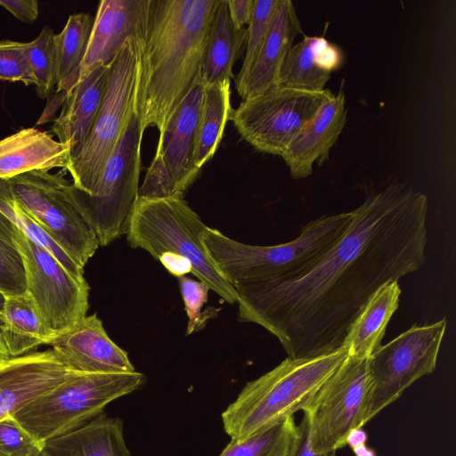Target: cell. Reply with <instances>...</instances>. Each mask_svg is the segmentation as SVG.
Masks as SVG:
<instances>
[{
    "label": "cell",
    "mask_w": 456,
    "mask_h": 456,
    "mask_svg": "<svg viewBox=\"0 0 456 456\" xmlns=\"http://www.w3.org/2000/svg\"><path fill=\"white\" fill-rule=\"evenodd\" d=\"M0 81L35 85L36 80L26 53L24 43L0 41Z\"/></svg>",
    "instance_id": "836d02e7"
},
{
    "label": "cell",
    "mask_w": 456,
    "mask_h": 456,
    "mask_svg": "<svg viewBox=\"0 0 456 456\" xmlns=\"http://www.w3.org/2000/svg\"><path fill=\"white\" fill-rule=\"evenodd\" d=\"M0 333L10 358L28 354L41 345H49L53 338L27 292L4 297Z\"/></svg>",
    "instance_id": "d4e9b609"
},
{
    "label": "cell",
    "mask_w": 456,
    "mask_h": 456,
    "mask_svg": "<svg viewBox=\"0 0 456 456\" xmlns=\"http://www.w3.org/2000/svg\"><path fill=\"white\" fill-rule=\"evenodd\" d=\"M296 434L297 423L290 417L252 437L231 440L219 456H288Z\"/></svg>",
    "instance_id": "f546056e"
},
{
    "label": "cell",
    "mask_w": 456,
    "mask_h": 456,
    "mask_svg": "<svg viewBox=\"0 0 456 456\" xmlns=\"http://www.w3.org/2000/svg\"><path fill=\"white\" fill-rule=\"evenodd\" d=\"M247 28L235 29L226 0H221L212 20L207 41L200 77L203 85L229 80L233 65L246 45Z\"/></svg>",
    "instance_id": "484cf974"
},
{
    "label": "cell",
    "mask_w": 456,
    "mask_h": 456,
    "mask_svg": "<svg viewBox=\"0 0 456 456\" xmlns=\"http://www.w3.org/2000/svg\"><path fill=\"white\" fill-rule=\"evenodd\" d=\"M229 16L235 29L248 25L252 17L255 0H226Z\"/></svg>",
    "instance_id": "f35d334b"
},
{
    "label": "cell",
    "mask_w": 456,
    "mask_h": 456,
    "mask_svg": "<svg viewBox=\"0 0 456 456\" xmlns=\"http://www.w3.org/2000/svg\"><path fill=\"white\" fill-rule=\"evenodd\" d=\"M142 135L134 111L92 192L86 194L74 186L78 209L100 246H107L126 233L139 198Z\"/></svg>",
    "instance_id": "52a82bcc"
},
{
    "label": "cell",
    "mask_w": 456,
    "mask_h": 456,
    "mask_svg": "<svg viewBox=\"0 0 456 456\" xmlns=\"http://www.w3.org/2000/svg\"><path fill=\"white\" fill-rule=\"evenodd\" d=\"M137 75L135 42L128 38L110 61L109 86L93 127L65 168L73 185L90 194L134 110Z\"/></svg>",
    "instance_id": "9c48e42d"
},
{
    "label": "cell",
    "mask_w": 456,
    "mask_h": 456,
    "mask_svg": "<svg viewBox=\"0 0 456 456\" xmlns=\"http://www.w3.org/2000/svg\"><path fill=\"white\" fill-rule=\"evenodd\" d=\"M139 372L77 373L34 399L12 416L43 446L86 424L111 402L139 389Z\"/></svg>",
    "instance_id": "8992f818"
},
{
    "label": "cell",
    "mask_w": 456,
    "mask_h": 456,
    "mask_svg": "<svg viewBox=\"0 0 456 456\" xmlns=\"http://www.w3.org/2000/svg\"><path fill=\"white\" fill-rule=\"evenodd\" d=\"M110 75V62L100 64L65 95L53 133L69 147L70 157L83 145L93 127L109 86Z\"/></svg>",
    "instance_id": "d6986e66"
},
{
    "label": "cell",
    "mask_w": 456,
    "mask_h": 456,
    "mask_svg": "<svg viewBox=\"0 0 456 456\" xmlns=\"http://www.w3.org/2000/svg\"><path fill=\"white\" fill-rule=\"evenodd\" d=\"M0 211L29 240L52 254L77 281H85L84 269L73 262L20 207L14 200L7 180L0 179Z\"/></svg>",
    "instance_id": "f1b7e54d"
},
{
    "label": "cell",
    "mask_w": 456,
    "mask_h": 456,
    "mask_svg": "<svg viewBox=\"0 0 456 456\" xmlns=\"http://www.w3.org/2000/svg\"><path fill=\"white\" fill-rule=\"evenodd\" d=\"M20 207L80 268L100 246L81 215L72 183L50 170H34L7 180Z\"/></svg>",
    "instance_id": "ba28073f"
},
{
    "label": "cell",
    "mask_w": 456,
    "mask_h": 456,
    "mask_svg": "<svg viewBox=\"0 0 456 456\" xmlns=\"http://www.w3.org/2000/svg\"><path fill=\"white\" fill-rule=\"evenodd\" d=\"M368 434L363 428H354L348 434L346 437V445L353 450L360 445L366 444Z\"/></svg>",
    "instance_id": "60d3db41"
},
{
    "label": "cell",
    "mask_w": 456,
    "mask_h": 456,
    "mask_svg": "<svg viewBox=\"0 0 456 456\" xmlns=\"http://www.w3.org/2000/svg\"><path fill=\"white\" fill-rule=\"evenodd\" d=\"M43 449L12 415L0 420V456H36Z\"/></svg>",
    "instance_id": "e575fe53"
},
{
    "label": "cell",
    "mask_w": 456,
    "mask_h": 456,
    "mask_svg": "<svg viewBox=\"0 0 456 456\" xmlns=\"http://www.w3.org/2000/svg\"><path fill=\"white\" fill-rule=\"evenodd\" d=\"M69 158V147L51 134L33 127L21 129L0 141V179L34 170L65 169Z\"/></svg>",
    "instance_id": "7402d4cb"
},
{
    "label": "cell",
    "mask_w": 456,
    "mask_h": 456,
    "mask_svg": "<svg viewBox=\"0 0 456 456\" xmlns=\"http://www.w3.org/2000/svg\"><path fill=\"white\" fill-rule=\"evenodd\" d=\"M221 0H149L134 40L137 75L134 110L142 131L162 133L200 71Z\"/></svg>",
    "instance_id": "7a4b0ae2"
},
{
    "label": "cell",
    "mask_w": 456,
    "mask_h": 456,
    "mask_svg": "<svg viewBox=\"0 0 456 456\" xmlns=\"http://www.w3.org/2000/svg\"><path fill=\"white\" fill-rule=\"evenodd\" d=\"M288 456H337V451L317 452L314 450L309 438L308 419L305 413L297 424V434Z\"/></svg>",
    "instance_id": "8d00e7d4"
},
{
    "label": "cell",
    "mask_w": 456,
    "mask_h": 456,
    "mask_svg": "<svg viewBox=\"0 0 456 456\" xmlns=\"http://www.w3.org/2000/svg\"><path fill=\"white\" fill-rule=\"evenodd\" d=\"M346 356V349L342 347L314 357H287L273 370L248 382L223 411L225 433L232 440L247 439L305 411Z\"/></svg>",
    "instance_id": "3957f363"
},
{
    "label": "cell",
    "mask_w": 456,
    "mask_h": 456,
    "mask_svg": "<svg viewBox=\"0 0 456 456\" xmlns=\"http://www.w3.org/2000/svg\"><path fill=\"white\" fill-rule=\"evenodd\" d=\"M14 240L23 260L26 292L54 338L86 316L89 285L75 279L52 254L16 226Z\"/></svg>",
    "instance_id": "4fadbf2b"
},
{
    "label": "cell",
    "mask_w": 456,
    "mask_h": 456,
    "mask_svg": "<svg viewBox=\"0 0 456 456\" xmlns=\"http://www.w3.org/2000/svg\"><path fill=\"white\" fill-rule=\"evenodd\" d=\"M14 230L15 225L0 211V293L4 297L26 292L25 269Z\"/></svg>",
    "instance_id": "4dcf8cb0"
},
{
    "label": "cell",
    "mask_w": 456,
    "mask_h": 456,
    "mask_svg": "<svg viewBox=\"0 0 456 456\" xmlns=\"http://www.w3.org/2000/svg\"><path fill=\"white\" fill-rule=\"evenodd\" d=\"M180 289L188 317L186 335L202 330L210 316L201 313L207 303L209 288L203 282L182 276L179 278Z\"/></svg>",
    "instance_id": "d590c367"
},
{
    "label": "cell",
    "mask_w": 456,
    "mask_h": 456,
    "mask_svg": "<svg viewBox=\"0 0 456 456\" xmlns=\"http://www.w3.org/2000/svg\"><path fill=\"white\" fill-rule=\"evenodd\" d=\"M3 364V363H0V365Z\"/></svg>",
    "instance_id": "f6af8a7d"
},
{
    "label": "cell",
    "mask_w": 456,
    "mask_h": 456,
    "mask_svg": "<svg viewBox=\"0 0 456 456\" xmlns=\"http://www.w3.org/2000/svg\"><path fill=\"white\" fill-rule=\"evenodd\" d=\"M398 281L381 286L369 299L352 326L344 346L347 355L369 358L381 345L387 326L399 305Z\"/></svg>",
    "instance_id": "cb8c5ba5"
},
{
    "label": "cell",
    "mask_w": 456,
    "mask_h": 456,
    "mask_svg": "<svg viewBox=\"0 0 456 456\" xmlns=\"http://www.w3.org/2000/svg\"><path fill=\"white\" fill-rule=\"evenodd\" d=\"M232 111L229 80L204 85L194 149V162L199 168L217 150Z\"/></svg>",
    "instance_id": "4316f807"
},
{
    "label": "cell",
    "mask_w": 456,
    "mask_h": 456,
    "mask_svg": "<svg viewBox=\"0 0 456 456\" xmlns=\"http://www.w3.org/2000/svg\"><path fill=\"white\" fill-rule=\"evenodd\" d=\"M446 327L445 319L413 325L368 358L370 389L364 426L419 379L436 370Z\"/></svg>",
    "instance_id": "30bf717a"
},
{
    "label": "cell",
    "mask_w": 456,
    "mask_h": 456,
    "mask_svg": "<svg viewBox=\"0 0 456 456\" xmlns=\"http://www.w3.org/2000/svg\"><path fill=\"white\" fill-rule=\"evenodd\" d=\"M334 95L330 89L307 92L274 87L241 100L229 120L256 151L281 157L322 105Z\"/></svg>",
    "instance_id": "8fae6325"
},
{
    "label": "cell",
    "mask_w": 456,
    "mask_h": 456,
    "mask_svg": "<svg viewBox=\"0 0 456 456\" xmlns=\"http://www.w3.org/2000/svg\"><path fill=\"white\" fill-rule=\"evenodd\" d=\"M36 456H51L48 452H46L44 449L42 450L41 452H39L37 455Z\"/></svg>",
    "instance_id": "ee69618b"
},
{
    "label": "cell",
    "mask_w": 456,
    "mask_h": 456,
    "mask_svg": "<svg viewBox=\"0 0 456 456\" xmlns=\"http://www.w3.org/2000/svg\"><path fill=\"white\" fill-rule=\"evenodd\" d=\"M301 33V24L290 0H280L269 31L245 79L235 85L242 100L276 87L284 58Z\"/></svg>",
    "instance_id": "ffe728a7"
},
{
    "label": "cell",
    "mask_w": 456,
    "mask_h": 456,
    "mask_svg": "<svg viewBox=\"0 0 456 456\" xmlns=\"http://www.w3.org/2000/svg\"><path fill=\"white\" fill-rule=\"evenodd\" d=\"M354 212L326 215L305 224L292 240L273 246L244 244L207 227L202 245L231 285L289 279L329 250L348 230Z\"/></svg>",
    "instance_id": "277c9868"
},
{
    "label": "cell",
    "mask_w": 456,
    "mask_h": 456,
    "mask_svg": "<svg viewBox=\"0 0 456 456\" xmlns=\"http://www.w3.org/2000/svg\"><path fill=\"white\" fill-rule=\"evenodd\" d=\"M201 78L159 134L155 156L146 170L139 198L183 195L201 173L194 162L195 139L202 102Z\"/></svg>",
    "instance_id": "5bb4252c"
},
{
    "label": "cell",
    "mask_w": 456,
    "mask_h": 456,
    "mask_svg": "<svg viewBox=\"0 0 456 456\" xmlns=\"http://www.w3.org/2000/svg\"><path fill=\"white\" fill-rule=\"evenodd\" d=\"M369 389L368 358L347 355L302 411L315 452L344 448L350 431L364 427Z\"/></svg>",
    "instance_id": "7c38bea8"
},
{
    "label": "cell",
    "mask_w": 456,
    "mask_h": 456,
    "mask_svg": "<svg viewBox=\"0 0 456 456\" xmlns=\"http://www.w3.org/2000/svg\"><path fill=\"white\" fill-rule=\"evenodd\" d=\"M346 232L289 279L233 285L238 320L275 336L288 357L344 346L369 299L384 284L419 270L428 243V198L404 183L370 193Z\"/></svg>",
    "instance_id": "6da1fadb"
},
{
    "label": "cell",
    "mask_w": 456,
    "mask_h": 456,
    "mask_svg": "<svg viewBox=\"0 0 456 456\" xmlns=\"http://www.w3.org/2000/svg\"><path fill=\"white\" fill-rule=\"evenodd\" d=\"M354 456H377V452L371 447L367 444L360 445L353 449Z\"/></svg>",
    "instance_id": "7bdbcfd3"
},
{
    "label": "cell",
    "mask_w": 456,
    "mask_h": 456,
    "mask_svg": "<svg viewBox=\"0 0 456 456\" xmlns=\"http://www.w3.org/2000/svg\"><path fill=\"white\" fill-rule=\"evenodd\" d=\"M3 304H4V296L0 293V314L2 311ZM9 359H10V356L8 354L7 349L4 344V341L2 339L1 333H0V363H4V362H6Z\"/></svg>",
    "instance_id": "b9f144b4"
},
{
    "label": "cell",
    "mask_w": 456,
    "mask_h": 456,
    "mask_svg": "<svg viewBox=\"0 0 456 456\" xmlns=\"http://www.w3.org/2000/svg\"><path fill=\"white\" fill-rule=\"evenodd\" d=\"M55 34L45 26L32 41L24 43L33 75L36 93L40 98H48L56 86Z\"/></svg>",
    "instance_id": "1f68e13d"
},
{
    "label": "cell",
    "mask_w": 456,
    "mask_h": 456,
    "mask_svg": "<svg viewBox=\"0 0 456 456\" xmlns=\"http://www.w3.org/2000/svg\"><path fill=\"white\" fill-rule=\"evenodd\" d=\"M207 227L183 195L138 198L126 234L132 248H142L158 260L166 253L183 256L200 281L228 304H235L232 285L218 273L202 245Z\"/></svg>",
    "instance_id": "5b68a950"
},
{
    "label": "cell",
    "mask_w": 456,
    "mask_h": 456,
    "mask_svg": "<svg viewBox=\"0 0 456 456\" xmlns=\"http://www.w3.org/2000/svg\"><path fill=\"white\" fill-rule=\"evenodd\" d=\"M0 5L23 22H33L38 16L36 0H0Z\"/></svg>",
    "instance_id": "74e56055"
},
{
    "label": "cell",
    "mask_w": 456,
    "mask_h": 456,
    "mask_svg": "<svg viewBox=\"0 0 456 456\" xmlns=\"http://www.w3.org/2000/svg\"><path fill=\"white\" fill-rule=\"evenodd\" d=\"M149 0L99 3L77 82L100 64H109L128 38L135 40Z\"/></svg>",
    "instance_id": "e0dca14e"
},
{
    "label": "cell",
    "mask_w": 456,
    "mask_h": 456,
    "mask_svg": "<svg viewBox=\"0 0 456 456\" xmlns=\"http://www.w3.org/2000/svg\"><path fill=\"white\" fill-rule=\"evenodd\" d=\"M346 124L343 91L324 102L315 116L301 129L281 157L295 180L308 177L313 166L329 160L330 151Z\"/></svg>",
    "instance_id": "ac0fdd59"
},
{
    "label": "cell",
    "mask_w": 456,
    "mask_h": 456,
    "mask_svg": "<svg viewBox=\"0 0 456 456\" xmlns=\"http://www.w3.org/2000/svg\"><path fill=\"white\" fill-rule=\"evenodd\" d=\"M342 50L322 37H305L293 45L281 64L276 87L307 92L324 90L343 63Z\"/></svg>",
    "instance_id": "44dd1931"
},
{
    "label": "cell",
    "mask_w": 456,
    "mask_h": 456,
    "mask_svg": "<svg viewBox=\"0 0 456 456\" xmlns=\"http://www.w3.org/2000/svg\"><path fill=\"white\" fill-rule=\"evenodd\" d=\"M94 20L88 13L69 15L63 29L55 35L56 94L65 95L77 85V71L84 59Z\"/></svg>",
    "instance_id": "83f0119b"
},
{
    "label": "cell",
    "mask_w": 456,
    "mask_h": 456,
    "mask_svg": "<svg viewBox=\"0 0 456 456\" xmlns=\"http://www.w3.org/2000/svg\"><path fill=\"white\" fill-rule=\"evenodd\" d=\"M49 346L70 370L80 373L133 372L127 353L108 336L96 314L56 336Z\"/></svg>",
    "instance_id": "2e32d148"
},
{
    "label": "cell",
    "mask_w": 456,
    "mask_h": 456,
    "mask_svg": "<svg viewBox=\"0 0 456 456\" xmlns=\"http://www.w3.org/2000/svg\"><path fill=\"white\" fill-rule=\"evenodd\" d=\"M159 261L166 267V269L176 277H182L191 273V265L190 262L182 256L171 253H166L159 256Z\"/></svg>",
    "instance_id": "ab89813d"
},
{
    "label": "cell",
    "mask_w": 456,
    "mask_h": 456,
    "mask_svg": "<svg viewBox=\"0 0 456 456\" xmlns=\"http://www.w3.org/2000/svg\"><path fill=\"white\" fill-rule=\"evenodd\" d=\"M44 450L51 456H130L122 420L103 412L80 428L49 440Z\"/></svg>",
    "instance_id": "603a6c76"
},
{
    "label": "cell",
    "mask_w": 456,
    "mask_h": 456,
    "mask_svg": "<svg viewBox=\"0 0 456 456\" xmlns=\"http://www.w3.org/2000/svg\"><path fill=\"white\" fill-rule=\"evenodd\" d=\"M280 0H255L247 34L246 53L235 85L242 82L250 71L265 42Z\"/></svg>",
    "instance_id": "d6a6232c"
},
{
    "label": "cell",
    "mask_w": 456,
    "mask_h": 456,
    "mask_svg": "<svg viewBox=\"0 0 456 456\" xmlns=\"http://www.w3.org/2000/svg\"><path fill=\"white\" fill-rule=\"evenodd\" d=\"M77 373L53 349L10 358L0 365V420Z\"/></svg>",
    "instance_id": "9a60e30c"
}]
</instances>
